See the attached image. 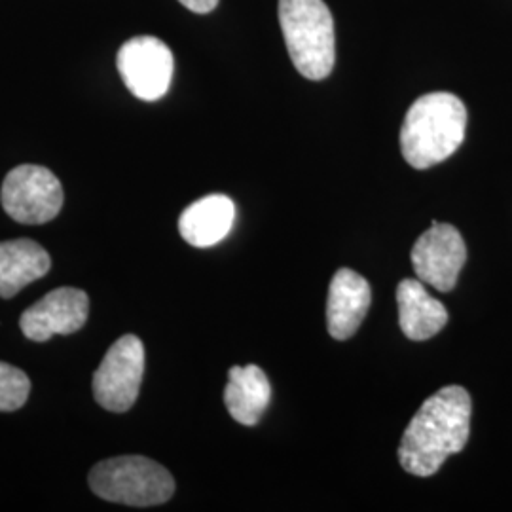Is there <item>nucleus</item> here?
<instances>
[{"instance_id":"7","label":"nucleus","mask_w":512,"mask_h":512,"mask_svg":"<svg viewBox=\"0 0 512 512\" xmlns=\"http://www.w3.org/2000/svg\"><path fill=\"white\" fill-rule=\"evenodd\" d=\"M118 73L126 88L141 101L162 99L173 78V54L169 46L156 37L128 40L116 57Z\"/></svg>"},{"instance_id":"13","label":"nucleus","mask_w":512,"mask_h":512,"mask_svg":"<svg viewBox=\"0 0 512 512\" xmlns=\"http://www.w3.org/2000/svg\"><path fill=\"white\" fill-rule=\"evenodd\" d=\"M52 258L33 239H12L0 243V298L16 294L50 272Z\"/></svg>"},{"instance_id":"5","label":"nucleus","mask_w":512,"mask_h":512,"mask_svg":"<svg viewBox=\"0 0 512 512\" xmlns=\"http://www.w3.org/2000/svg\"><path fill=\"white\" fill-rule=\"evenodd\" d=\"M63 186L48 167H14L0 190V202L10 219L21 224H46L63 209Z\"/></svg>"},{"instance_id":"3","label":"nucleus","mask_w":512,"mask_h":512,"mask_svg":"<svg viewBox=\"0 0 512 512\" xmlns=\"http://www.w3.org/2000/svg\"><path fill=\"white\" fill-rule=\"evenodd\" d=\"M279 23L298 73L323 80L336 61L334 19L323 0H279Z\"/></svg>"},{"instance_id":"4","label":"nucleus","mask_w":512,"mask_h":512,"mask_svg":"<svg viewBox=\"0 0 512 512\" xmlns=\"http://www.w3.org/2000/svg\"><path fill=\"white\" fill-rule=\"evenodd\" d=\"M93 494L128 507H154L175 494V480L160 463L143 456H120L97 463L88 476Z\"/></svg>"},{"instance_id":"12","label":"nucleus","mask_w":512,"mask_h":512,"mask_svg":"<svg viewBox=\"0 0 512 512\" xmlns=\"http://www.w3.org/2000/svg\"><path fill=\"white\" fill-rule=\"evenodd\" d=\"M236 205L224 194H211L188 205L179 219V232L192 247H213L234 226Z\"/></svg>"},{"instance_id":"2","label":"nucleus","mask_w":512,"mask_h":512,"mask_svg":"<svg viewBox=\"0 0 512 512\" xmlns=\"http://www.w3.org/2000/svg\"><path fill=\"white\" fill-rule=\"evenodd\" d=\"M467 109L452 93L421 95L406 112L401 129L404 160L416 169H427L448 160L463 143Z\"/></svg>"},{"instance_id":"10","label":"nucleus","mask_w":512,"mask_h":512,"mask_svg":"<svg viewBox=\"0 0 512 512\" xmlns=\"http://www.w3.org/2000/svg\"><path fill=\"white\" fill-rule=\"evenodd\" d=\"M370 285L363 275L342 268L338 270L329 287L327 300V325L332 338L348 340L361 327L370 308Z\"/></svg>"},{"instance_id":"14","label":"nucleus","mask_w":512,"mask_h":512,"mask_svg":"<svg viewBox=\"0 0 512 512\" xmlns=\"http://www.w3.org/2000/svg\"><path fill=\"white\" fill-rule=\"evenodd\" d=\"M272 399V385L260 366H232L224 389V404L241 425H256Z\"/></svg>"},{"instance_id":"16","label":"nucleus","mask_w":512,"mask_h":512,"mask_svg":"<svg viewBox=\"0 0 512 512\" xmlns=\"http://www.w3.org/2000/svg\"><path fill=\"white\" fill-rule=\"evenodd\" d=\"M188 10L196 12V14H209L217 8L219 0H179Z\"/></svg>"},{"instance_id":"6","label":"nucleus","mask_w":512,"mask_h":512,"mask_svg":"<svg viewBox=\"0 0 512 512\" xmlns=\"http://www.w3.org/2000/svg\"><path fill=\"white\" fill-rule=\"evenodd\" d=\"M145 374V346L126 334L110 346L105 359L93 374V397L109 412H128L139 397Z\"/></svg>"},{"instance_id":"9","label":"nucleus","mask_w":512,"mask_h":512,"mask_svg":"<svg viewBox=\"0 0 512 512\" xmlns=\"http://www.w3.org/2000/svg\"><path fill=\"white\" fill-rule=\"evenodd\" d=\"M88 315V294L73 287H61L23 311L19 327L25 338L33 342H48L55 334L78 332L86 325Z\"/></svg>"},{"instance_id":"11","label":"nucleus","mask_w":512,"mask_h":512,"mask_svg":"<svg viewBox=\"0 0 512 512\" xmlns=\"http://www.w3.org/2000/svg\"><path fill=\"white\" fill-rule=\"evenodd\" d=\"M399 323L406 338L423 342L439 334L448 323L446 306L427 293L420 279H403L397 287Z\"/></svg>"},{"instance_id":"15","label":"nucleus","mask_w":512,"mask_h":512,"mask_svg":"<svg viewBox=\"0 0 512 512\" xmlns=\"http://www.w3.org/2000/svg\"><path fill=\"white\" fill-rule=\"evenodd\" d=\"M31 393L29 376L18 366L0 363V412H16Z\"/></svg>"},{"instance_id":"1","label":"nucleus","mask_w":512,"mask_h":512,"mask_svg":"<svg viewBox=\"0 0 512 512\" xmlns=\"http://www.w3.org/2000/svg\"><path fill=\"white\" fill-rule=\"evenodd\" d=\"M473 403L461 385H446L421 404L404 431L399 459L410 475L433 476L459 454L471 433Z\"/></svg>"},{"instance_id":"8","label":"nucleus","mask_w":512,"mask_h":512,"mask_svg":"<svg viewBox=\"0 0 512 512\" xmlns=\"http://www.w3.org/2000/svg\"><path fill=\"white\" fill-rule=\"evenodd\" d=\"M410 258L420 281L440 293H450L467 260V247L458 228L433 222L412 247Z\"/></svg>"}]
</instances>
